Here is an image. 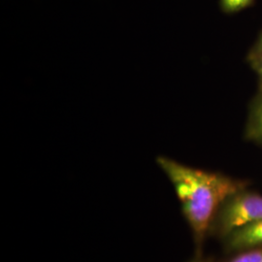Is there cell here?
I'll use <instances>...</instances> for the list:
<instances>
[{"instance_id":"obj_1","label":"cell","mask_w":262,"mask_h":262,"mask_svg":"<svg viewBox=\"0 0 262 262\" xmlns=\"http://www.w3.org/2000/svg\"><path fill=\"white\" fill-rule=\"evenodd\" d=\"M157 163L175 189L182 214L192 234L194 254H203L204 244L220 208L228 197L250 187V182L222 172L188 166L162 156L157 158Z\"/></svg>"},{"instance_id":"obj_2","label":"cell","mask_w":262,"mask_h":262,"mask_svg":"<svg viewBox=\"0 0 262 262\" xmlns=\"http://www.w3.org/2000/svg\"><path fill=\"white\" fill-rule=\"evenodd\" d=\"M262 220V194L243 188L228 197L211 226L210 237L223 240L236 228Z\"/></svg>"},{"instance_id":"obj_3","label":"cell","mask_w":262,"mask_h":262,"mask_svg":"<svg viewBox=\"0 0 262 262\" xmlns=\"http://www.w3.org/2000/svg\"><path fill=\"white\" fill-rule=\"evenodd\" d=\"M221 242L225 253L262 246V220L236 228Z\"/></svg>"},{"instance_id":"obj_4","label":"cell","mask_w":262,"mask_h":262,"mask_svg":"<svg viewBox=\"0 0 262 262\" xmlns=\"http://www.w3.org/2000/svg\"><path fill=\"white\" fill-rule=\"evenodd\" d=\"M244 137L249 142L262 146V84L260 83L249 104Z\"/></svg>"},{"instance_id":"obj_5","label":"cell","mask_w":262,"mask_h":262,"mask_svg":"<svg viewBox=\"0 0 262 262\" xmlns=\"http://www.w3.org/2000/svg\"><path fill=\"white\" fill-rule=\"evenodd\" d=\"M217 262H262V246L225 253V257L219 259Z\"/></svg>"},{"instance_id":"obj_6","label":"cell","mask_w":262,"mask_h":262,"mask_svg":"<svg viewBox=\"0 0 262 262\" xmlns=\"http://www.w3.org/2000/svg\"><path fill=\"white\" fill-rule=\"evenodd\" d=\"M254 0H220V7L225 14H235L250 7Z\"/></svg>"},{"instance_id":"obj_7","label":"cell","mask_w":262,"mask_h":262,"mask_svg":"<svg viewBox=\"0 0 262 262\" xmlns=\"http://www.w3.org/2000/svg\"><path fill=\"white\" fill-rule=\"evenodd\" d=\"M247 61L249 66H251V68L256 73L259 79V83L262 84V56L248 55Z\"/></svg>"},{"instance_id":"obj_8","label":"cell","mask_w":262,"mask_h":262,"mask_svg":"<svg viewBox=\"0 0 262 262\" xmlns=\"http://www.w3.org/2000/svg\"><path fill=\"white\" fill-rule=\"evenodd\" d=\"M250 56H262V31L260 34L258 35L257 39L255 40L253 47L251 48L249 54Z\"/></svg>"},{"instance_id":"obj_9","label":"cell","mask_w":262,"mask_h":262,"mask_svg":"<svg viewBox=\"0 0 262 262\" xmlns=\"http://www.w3.org/2000/svg\"><path fill=\"white\" fill-rule=\"evenodd\" d=\"M187 262H217V260H215L213 257L205 256L204 254H200V255L194 254L193 257Z\"/></svg>"}]
</instances>
